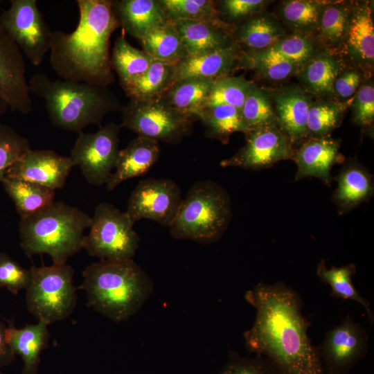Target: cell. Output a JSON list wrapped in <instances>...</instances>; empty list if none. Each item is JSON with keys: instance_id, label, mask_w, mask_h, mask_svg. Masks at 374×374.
<instances>
[{"instance_id": "18", "label": "cell", "mask_w": 374, "mask_h": 374, "mask_svg": "<svg viewBox=\"0 0 374 374\" xmlns=\"http://www.w3.org/2000/svg\"><path fill=\"white\" fill-rule=\"evenodd\" d=\"M159 142L138 136L119 150L115 172H112L106 184L111 191L129 179L144 175L150 170L160 157Z\"/></svg>"}, {"instance_id": "36", "label": "cell", "mask_w": 374, "mask_h": 374, "mask_svg": "<svg viewBox=\"0 0 374 374\" xmlns=\"http://www.w3.org/2000/svg\"><path fill=\"white\" fill-rule=\"evenodd\" d=\"M346 107L345 103L331 100L312 102L308 117V138L328 136L339 125Z\"/></svg>"}, {"instance_id": "23", "label": "cell", "mask_w": 374, "mask_h": 374, "mask_svg": "<svg viewBox=\"0 0 374 374\" xmlns=\"http://www.w3.org/2000/svg\"><path fill=\"white\" fill-rule=\"evenodd\" d=\"M113 8L119 25L139 40L168 21L159 1L122 0L113 2Z\"/></svg>"}, {"instance_id": "29", "label": "cell", "mask_w": 374, "mask_h": 374, "mask_svg": "<svg viewBox=\"0 0 374 374\" xmlns=\"http://www.w3.org/2000/svg\"><path fill=\"white\" fill-rule=\"evenodd\" d=\"M345 36L348 47L355 57L364 62H373L374 25L372 9L368 3L350 12Z\"/></svg>"}, {"instance_id": "39", "label": "cell", "mask_w": 374, "mask_h": 374, "mask_svg": "<svg viewBox=\"0 0 374 374\" xmlns=\"http://www.w3.org/2000/svg\"><path fill=\"white\" fill-rule=\"evenodd\" d=\"M241 114L249 131L268 125H278L269 96L253 83L250 84Z\"/></svg>"}, {"instance_id": "37", "label": "cell", "mask_w": 374, "mask_h": 374, "mask_svg": "<svg viewBox=\"0 0 374 374\" xmlns=\"http://www.w3.org/2000/svg\"><path fill=\"white\" fill-rule=\"evenodd\" d=\"M240 58L243 65L256 69L261 75L274 81L289 78L300 66L267 49L242 55Z\"/></svg>"}, {"instance_id": "5", "label": "cell", "mask_w": 374, "mask_h": 374, "mask_svg": "<svg viewBox=\"0 0 374 374\" xmlns=\"http://www.w3.org/2000/svg\"><path fill=\"white\" fill-rule=\"evenodd\" d=\"M91 217L63 202H53L41 210L20 217V247L29 258L48 255L55 265L67 260L83 249L84 231Z\"/></svg>"}, {"instance_id": "4", "label": "cell", "mask_w": 374, "mask_h": 374, "mask_svg": "<svg viewBox=\"0 0 374 374\" xmlns=\"http://www.w3.org/2000/svg\"><path fill=\"white\" fill-rule=\"evenodd\" d=\"M30 92L44 100L51 123L68 132H82L100 125L110 111L118 108L116 99L105 87L66 80H51L37 73L28 80Z\"/></svg>"}, {"instance_id": "19", "label": "cell", "mask_w": 374, "mask_h": 374, "mask_svg": "<svg viewBox=\"0 0 374 374\" xmlns=\"http://www.w3.org/2000/svg\"><path fill=\"white\" fill-rule=\"evenodd\" d=\"M277 123L292 143L308 138L307 123L312 101L310 96L299 88H288L274 96Z\"/></svg>"}, {"instance_id": "24", "label": "cell", "mask_w": 374, "mask_h": 374, "mask_svg": "<svg viewBox=\"0 0 374 374\" xmlns=\"http://www.w3.org/2000/svg\"><path fill=\"white\" fill-rule=\"evenodd\" d=\"M337 187L333 202L339 214L348 212L365 202L373 193L371 175L356 161H350L341 169L337 177Z\"/></svg>"}, {"instance_id": "30", "label": "cell", "mask_w": 374, "mask_h": 374, "mask_svg": "<svg viewBox=\"0 0 374 374\" xmlns=\"http://www.w3.org/2000/svg\"><path fill=\"white\" fill-rule=\"evenodd\" d=\"M1 184L20 217L30 215L54 202L55 190L42 185L9 177H5Z\"/></svg>"}, {"instance_id": "40", "label": "cell", "mask_w": 374, "mask_h": 374, "mask_svg": "<svg viewBox=\"0 0 374 374\" xmlns=\"http://www.w3.org/2000/svg\"><path fill=\"white\" fill-rule=\"evenodd\" d=\"M168 19L214 21L217 20L214 2L210 0L159 1Z\"/></svg>"}, {"instance_id": "16", "label": "cell", "mask_w": 374, "mask_h": 374, "mask_svg": "<svg viewBox=\"0 0 374 374\" xmlns=\"http://www.w3.org/2000/svg\"><path fill=\"white\" fill-rule=\"evenodd\" d=\"M73 167L69 157L51 150L30 148L8 169L5 177L33 182L56 190L64 187Z\"/></svg>"}, {"instance_id": "13", "label": "cell", "mask_w": 374, "mask_h": 374, "mask_svg": "<svg viewBox=\"0 0 374 374\" xmlns=\"http://www.w3.org/2000/svg\"><path fill=\"white\" fill-rule=\"evenodd\" d=\"M182 200L179 186L170 179L141 180L128 199L127 214L133 223L141 219L170 227Z\"/></svg>"}, {"instance_id": "32", "label": "cell", "mask_w": 374, "mask_h": 374, "mask_svg": "<svg viewBox=\"0 0 374 374\" xmlns=\"http://www.w3.org/2000/svg\"><path fill=\"white\" fill-rule=\"evenodd\" d=\"M198 118L206 127L208 137L227 143L230 136L238 132H249L241 111L233 106L222 105L202 110Z\"/></svg>"}, {"instance_id": "35", "label": "cell", "mask_w": 374, "mask_h": 374, "mask_svg": "<svg viewBox=\"0 0 374 374\" xmlns=\"http://www.w3.org/2000/svg\"><path fill=\"white\" fill-rule=\"evenodd\" d=\"M251 83L243 76L226 75L215 79L202 109L226 105L241 111Z\"/></svg>"}, {"instance_id": "9", "label": "cell", "mask_w": 374, "mask_h": 374, "mask_svg": "<svg viewBox=\"0 0 374 374\" xmlns=\"http://www.w3.org/2000/svg\"><path fill=\"white\" fill-rule=\"evenodd\" d=\"M121 127L158 142L176 143L188 134L192 119L174 110L161 99L130 100L123 109Z\"/></svg>"}, {"instance_id": "31", "label": "cell", "mask_w": 374, "mask_h": 374, "mask_svg": "<svg viewBox=\"0 0 374 374\" xmlns=\"http://www.w3.org/2000/svg\"><path fill=\"white\" fill-rule=\"evenodd\" d=\"M356 273L355 264H348L341 267L332 266L328 268L324 260L317 265V274L321 280L328 284L331 288V296L352 300L362 305L368 315L371 323L373 324L374 314L370 308V303L361 296L352 282V276Z\"/></svg>"}, {"instance_id": "49", "label": "cell", "mask_w": 374, "mask_h": 374, "mask_svg": "<svg viewBox=\"0 0 374 374\" xmlns=\"http://www.w3.org/2000/svg\"><path fill=\"white\" fill-rule=\"evenodd\" d=\"M15 357L6 339V326L0 321V368L10 364Z\"/></svg>"}, {"instance_id": "41", "label": "cell", "mask_w": 374, "mask_h": 374, "mask_svg": "<svg viewBox=\"0 0 374 374\" xmlns=\"http://www.w3.org/2000/svg\"><path fill=\"white\" fill-rule=\"evenodd\" d=\"M350 9L341 3H328L323 8L319 21L320 36L327 44H337L345 37Z\"/></svg>"}, {"instance_id": "20", "label": "cell", "mask_w": 374, "mask_h": 374, "mask_svg": "<svg viewBox=\"0 0 374 374\" xmlns=\"http://www.w3.org/2000/svg\"><path fill=\"white\" fill-rule=\"evenodd\" d=\"M48 326L45 322L38 321L35 324L17 328L13 320L8 321L6 339L15 355L22 359L21 374H37L41 353L49 339Z\"/></svg>"}, {"instance_id": "17", "label": "cell", "mask_w": 374, "mask_h": 374, "mask_svg": "<svg viewBox=\"0 0 374 374\" xmlns=\"http://www.w3.org/2000/svg\"><path fill=\"white\" fill-rule=\"evenodd\" d=\"M339 148V141L329 136L308 138L291 159L297 167L295 181L312 177L329 184L332 167L343 160Z\"/></svg>"}, {"instance_id": "14", "label": "cell", "mask_w": 374, "mask_h": 374, "mask_svg": "<svg viewBox=\"0 0 374 374\" xmlns=\"http://www.w3.org/2000/svg\"><path fill=\"white\" fill-rule=\"evenodd\" d=\"M245 135L244 145L231 157L222 160L221 167L257 170L292 157V143L277 125L254 129Z\"/></svg>"}, {"instance_id": "11", "label": "cell", "mask_w": 374, "mask_h": 374, "mask_svg": "<svg viewBox=\"0 0 374 374\" xmlns=\"http://www.w3.org/2000/svg\"><path fill=\"white\" fill-rule=\"evenodd\" d=\"M121 125L110 123L94 133H80L69 156L87 181L93 186L106 184L115 168L119 152Z\"/></svg>"}, {"instance_id": "47", "label": "cell", "mask_w": 374, "mask_h": 374, "mask_svg": "<svg viewBox=\"0 0 374 374\" xmlns=\"http://www.w3.org/2000/svg\"><path fill=\"white\" fill-rule=\"evenodd\" d=\"M262 0H226L222 2L224 12L231 18L253 14L265 4Z\"/></svg>"}, {"instance_id": "1", "label": "cell", "mask_w": 374, "mask_h": 374, "mask_svg": "<svg viewBox=\"0 0 374 374\" xmlns=\"http://www.w3.org/2000/svg\"><path fill=\"white\" fill-rule=\"evenodd\" d=\"M244 299L256 310L252 326L243 334L249 352L268 358L280 374H325L308 334L311 323L294 289L282 282H259Z\"/></svg>"}, {"instance_id": "21", "label": "cell", "mask_w": 374, "mask_h": 374, "mask_svg": "<svg viewBox=\"0 0 374 374\" xmlns=\"http://www.w3.org/2000/svg\"><path fill=\"white\" fill-rule=\"evenodd\" d=\"M180 34L188 56H195L227 47L233 43L219 20L172 21Z\"/></svg>"}, {"instance_id": "26", "label": "cell", "mask_w": 374, "mask_h": 374, "mask_svg": "<svg viewBox=\"0 0 374 374\" xmlns=\"http://www.w3.org/2000/svg\"><path fill=\"white\" fill-rule=\"evenodd\" d=\"M140 41L143 51L154 60L175 66L188 56L180 34L169 20L148 32Z\"/></svg>"}, {"instance_id": "6", "label": "cell", "mask_w": 374, "mask_h": 374, "mask_svg": "<svg viewBox=\"0 0 374 374\" xmlns=\"http://www.w3.org/2000/svg\"><path fill=\"white\" fill-rule=\"evenodd\" d=\"M231 216L228 193L215 181H198L182 199L170 233L176 239L210 244L221 238Z\"/></svg>"}, {"instance_id": "28", "label": "cell", "mask_w": 374, "mask_h": 374, "mask_svg": "<svg viewBox=\"0 0 374 374\" xmlns=\"http://www.w3.org/2000/svg\"><path fill=\"white\" fill-rule=\"evenodd\" d=\"M175 67L171 64L153 60L141 77L122 87L131 100H159L172 85Z\"/></svg>"}, {"instance_id": "8", "label": "cell", "mask_w": 374, "mask_h": 374, "mask_svg": "<svg viewBox=\"0 0 374 374\" xmlns=\"http://www.w3.org/2000/svg\"><path fill=\"white\" fill-rule=\"evenodd\" d=\"M134 224L125 212L101 202L95 208L83 249L100 260L132 259L140 242Z\"/></svg>"}, {"instance_id": "50", "label": "cell", "mask_w": 374, "mask_h": 374, "mask_svg": "<svg viewBox=\"0 0 374 374\" xmlns=\"http://www.w3.org/2000/svg\"><path fill=\"white\" fill-rule=\"evenodd\" d=\"M8 109H9L8 105L0 99V118L5 114Z\"/></svg>"}, {"instance_id": "33", "label": "cell", "mask_w": 374, "mask_h": 374, "mask_svg": "<svg viewBox=\"0 0 374 374\" xmlns=\"http://www.w3.org/2000/svg\"><path fill=\"white\" fill-rule=\"evenodd\" d=\"M153 60L143 51L132 46L123 34L116 39L112 50L111 64L116 71L122 86L141 77Z\"/></svg>"}, {"instance_id": "42", "label": "cell", "mask_w": 374, "mask_h": 374, "mask_svg": "<svg viewBox=\"0 0 374 374\" xmlns=\"http://www.w3.org/2000/svg\"><path fill=\"white\" fill-rule=\"evenodd\" d=\"M266 49L299 66H303L316 55L314 42L301 33L283 37Z\"/></svg>"}, {"instance_id": "12", "label": "cell", "mask_w": 374, "mask_h": 374, "mask_svg": "<svg viewBox=\"0 0 374 374\" xmlns=\"http://www.w3.org/2000/svg\"><path fill=\"white\" fill-rule=\"evenodd\" d=\"M369 336L361 323L348 314L327 330L317 346L325 374H346L367 353Z\"/></svg>"}, {"instance_id": "48", "label": "cell", "mask_w": 374, "mask_h": 374, "mask_svg": "<svg viewBox=\"0 0 374 374\" xmlns=\"http://www.w3.org/2000/svg\"><path fill=\"white\" fill-rule=\"evenodd\" d=\"M361 82L360 73L353 69L341 73L336 78L333 90L339 97L347 98L357 91Z\"/></svg>"}, {"instance_id": "3", "label": "cell", "mask_w": 374, "mask_h": 374, "mask_svg": "<svg viewBox=\"0 0 374 374\" xmlns=\"http://www.w3.org/2000/svg\"><path fill=\"white\" fill-rule=\"evenodd\" d=\"M82 276L79 288L86 293L87 305L118 323L134 315L154 287L150 277L132 259L93 262Z\"/></svg>"}, {"instance_id": "10", "label": "cell", "mask_w": 374, "mask_h": 374, "mask_svg": "<svg viewBox=\"0 0 374 374\" xmlns=\"http://www.w3.org/2000/svg\"><path fill=\"white\" fill-rule=\"evenodd\" d=\"M0 26L34 66L50 51L53 32L39 12L36 0H12L0 16Z\"/></svg>"}, {"instance_id": "15", "label": "cell", "mask_w": 374, "mask_h": 374, "mask_svg": "<svg viewBox=\"0 0 374 374\" xmlns=\"http://www.w3.org/2000/svg\"><path fill=\"white\" fill-rule=\"evenodd\" d=\"M0 99L12 111L27 114L32 110L24 55L1 26Z\"/></svg>"}, {"instance_id": "44", "label": "cell", "mask_w": 374, "mask_h": 374, "mask_svg": "<svg viewBox=\"0 0 374 374\" xmlns=\"http://www.w3.org/2000/svg\"><path fill=\"white\" fill-rule=\"evenodd\" d=\"M217 374H280L268 358L256 355L248 358L231 351L228 359Z\"/></svg>"}, {"instance_id": "45", "label": "cell", "mask_w": 374, "mask_h": 374, "mask_svg": "<svg viewBox=\"0 0 374 374\" xmlns=\"http://www.w3.org/2000/svg\"><path fill=\"white\" fill-rule=\"evenodd\" d=\"M31 271L4 252H0V289H7L13 294L29 286Z\"/></svg>"}, {"instance_id": "51", "label": "cell", "mask_w": 374, "mask_h": 374, "mask_svg": "<svg viewBox=\"0 0 374 374\" xmlns=\"http://www.w3.org/2000/svg\"><path fill=\"white\" fill-rule=\"evenodd\" d=\"M0 374H3L2 372L1 371V370H0Z\"/></svg>"}, {"instance_id": "2", "label": "cell", "mask_w": 374, "mask_h": 374, "mask_svg": "<svg viewBox=\"0 0 374 374\" xmlns=\"http://www.w3.org/2000/svg\"><path fill=\"white\" fill-rule=\"evenodd\" d=\"M79 20L66 33H52L50 62L62 79L102 87L112 82L109 39L119 26L113 1L77 0Z\"/></svg>"}, {"instance_id": "27", "label": "cell", "mask_w": 374, "mask_h": 374, "mask_svg": "<svg viewBox=\"0 0 374 374\" xmlns=\"http://www.w3.org/2000/svg\"><path fill=\"white\" fill-rule=\"evenodd\" d=\"M342 62L330 53L316 54L302 66L299 78L307 91L317 96L334 93L333 86L341 73Z\"/></svg>"}, {"instance_id": "34", "label": "cell", "mask_w": 374, "mask_h": 374, "mask_svg": "<svg viewBox=\"0 0 374 374\" xmlns=\"http://www.w3.org/2000/svg\"><path fill=\"white\" fill-rule=\"evenodd\" d=\"M283 30L275 20L267 16L255 17L240 28V42L252 49L265 50L283 38Z\"/></svg>"}, {"instance_id": "46", "label": "cell", "mask_w": 374, "mask_h": 374, "mask_svg": "<svg viewBox=\"0 0 374 374\" xmlns=\"http://www.w3.org/2000/svg\"><path fill=\"white\" fill-rule=\"evenodd\" d=\"M353 119L362 127L370 126L374 120V87L371 83L359 88L353 104Z\"/></svg>"}, {"instance_id": "52", "label": "cell", "mask_w": 374, "mask_h": 374, "mask_svg": "<svg viewBox=\"0 0 374 374\" xmlns=\"http://www.w3.org/2000/svg\"><path fill=\"white\" fill-rule=\"evenodd\" d=\"M0 2H1V1H0Z\"/></svg>"}, {"instance_id": "38", "label": "cell", "mask_w": 374, "mask_h": 374, "mask_svg": "<svg viewBox=\"0 0 374 374\" xmlns=\"http://www.w3.org/2000/svg\"><path fill=\"white\" fill-rule=\"evenodd\" d=\"M327 4L320 1H287L281 8V15L288 26L305 34L318 29L321 11Z\"/></svg>"}, {"instance_id": "7", "label": "cell", "mask_w": 374, "mask_h": 374, "mask_svg": "<svg viewBox=\"0 0 374 374\" xmlns=\"http://www.w3.org/2000/svg\"><path fill=\"white\" fill-rule=\"evenodd\" d=\"M30 269L32 278L26 294L28 312L48 326L69 317L77 301L72 267L33 265Z\"/></svg>"}, {"instance_id": "43", "label": "cell", "mask_w": 374, "mask_h": 374, "mask_svg": "<svg viewBox=\"0 0 374 374\" xmlns=\"http://www.w3.org/2000/svg\"><path fill=\"white\" fill-rule=\"evenodd\" d=\"M28 140L13 128L0 123V182L8 169L28 150Z\"/></svg>"}, {"instance_id": "22", "label": "cell", "mask_w": 374, "mask_h": 374, "mask_svg": "<svg viewBox=\"0 0 374 374\" xmlns=\"http://www.w3.org/2000/svg\"><path fill=\"white\" fill-rule=\"evenodd\" d=\"M237 57L238 46L234 43L227 47L204 54L188 56L175 65L172 84L186 78L215 80L226 76Z\"/></svg>"}, {"instance_id": "25", "label": "cell", "mask_w": 374, "mask_h": 374, "mask_svg": "<svg viewBox=\"0 0 374 374\" xmlns=\"http://www.w3.org/2000/svg\"><path fill=\"white\" fill-rule=\"evenodd\" d=\"M214 80L191 78L173 83L161 98L172 109L190 118H198Z\"/></svg>"}]
</instances>
